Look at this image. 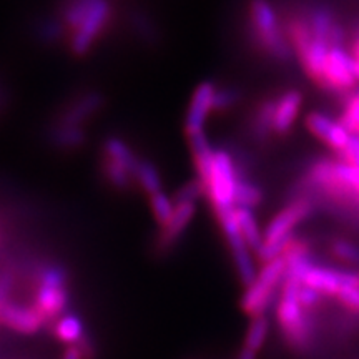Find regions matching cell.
<instances>
[{
    "mask_svg": "<svg viewBox=\"0 0 359 359\" xmlns=\"http://www.w3.org/2000/svg\"><path fill=\"white\" fill-rule=\"evenodd\" d=\"M235 215H236V222H238V226H240L241 235H243L245 241L248 243L251 251L257 255L263 246L264 231L262 230V226H259V222L257 215H255V210L240 208V206H236Z\"/></svg>",
    "mask_w": 359,
    "mask_h": 359,
    "instance_id": "cell-19",
    "label": "cell"
},
{
    "mask_svg": "<svg viewBox=\"0 0 359 359\" xmlns=\"http://www.w3.org/2000/svg\"><path fill=\"white\" fill-rule=\"evenodd\" d=\"M304 125H306L309 133L314 135L318 140L330 147L336 154L344 150L353 135L341 123V120H333L323 111H309L304 118Z\"/></svg>",
    "mask_w": 359,
    "mask_h": 359,
    "instance_id": "cell-12",
    "label": "cell"
},
{
    "mask_svg": "<svg viewBox=\"0 0 359 359\" xmlns=\"http://www.w3.org/2000/svg\"><path fill=\"white\" fill-rule=\"evenodd\" d=\"M316 210V203L311 196L299 195L291 200L269 219L266 226L263 228L264 240L262 250L255 257L259 264L269 263L273 259L281 258L286 246L294 238V230L303 222L311 217Z\"/></svg>",
    "mask_w": 359,
    "mask_h": 359,
    "instance_id": "cell-3",
    "label": "cell"
},
{
    "mask_svg": "<svg viewBox=\"0 0 359 359\" xmlns=\"http://www.w3.org/2000/svg\"><path fill=\"white\" fill-rule=\"evenodd\" d=\"M177 201V208H175L173 218L165 228H161L158 236L155 241V251L158 255L170 253L175 248V245L182 240L185 235L187 228L190 226L193 218L196 215L198 208V201L190 200H175Z\"/></svg>",
    "mask_w": 359,
    "mask_h": 359,
    "instance_id": "cell-11",
    "label": "cell"
},
{
    "mask_svg": "<svg viewBox=\"0 0 359 359\" xmlns=\"http://www.w3.org/2000/svg\"><path fill=\"white\" fill-rule=\"evenodd\" d=\"M263 200H264L263 188L259 187L258 183H255L253 180L248 177V173H245L243 170L240 183H238V190H236V206H240V208L255 210L263 203Z\"/></svg>",
    "mask_w": 359,
    "mask_h": 359,
    "instance_id": "cell-23",
    "label": "cell"
},
{
    "mask_svg": "<svg viewBox=\"0 0 359 359\" xmlns=\"http://www.w3.org/2000/svg\"><path fill=\"white\" fill-rule=\"evenodd\" d=\"M100 170L105 177L107 183L111 185L116 190L127 191L130 188H135V177L130 170H127L123 165L116 163V161L107 158V156H102L100 161Z\"/></svg>",
    "mask_w": 359,
    "mask_h": 359,
    "instance_id": "cell-22",
    "label": "cell"
},
{
    "mask_svg": "<svg viewBox=\"0 0 359 359\" xmlns=\"http://www.w3.org/2000/svg\"><path fill=\"white\" fill-rule=\"evenodd\" d=\"M148 203H150V210H151V217L158 224V228H165L170 223V219L173 218L175 208H177V201L168 193L160 191L156 195L150 196L148 198Z\"/></svg>",
    "mask_w": 359,
    "mask_h": 359,
    "instance_id": "cell-24",
    "label": "cell"
},
{
    "mask_svg": "<svg viewBox=\"0 0 359 359\" xmlns=\"http://www.w3.org/2000/svg\"><path fill=\"white\" fill-rule=\"evenodd\" d=\"M306 183L333 200H354L359 203V167L339 160H320L309 167Z\"/></svg>",
    "mask_w": 359,
    "mask_h": 359,
    "instance_id": "cell-5",
    "label": "cell"
},
{
    "mask_svg": "<svg viewBox=\"0 0 359 359\" xmlns=\"http://www.w3.org/2000/svg\"><path fill=\"white\" fill-rule=\"evenodd\" d=\"M338 160L353 167H359V135H351L348 145L338 154Z\"/></svg>",
    "mask_w": 359,
    "mask_h": 359,
    "instance_id": "cell-31",
    "label": "cell"
},
{
    "mask_svg": "<svg viewBox=\"0 0 359 359\" xmlns=\"http://www.w3.org/2000/svg\"><path fill=\"white\" fill-rule=\"evenodd\" d=\"M6 304H7V303H2V302H0V314H2V308L6 306Z\"/></svg>",
    "mask_w": 359,
    "mask_h": 359,
    "instance_id": "cell-35",
    "label": "cell"
},
{
    "mask_svg": "<svg viewBox=\"0 0 359 359\" xmlns=\"http://www.w3.org/2000/svg\"><path fill=\"white\" fill-rule=\"evenodd\" d=\"M52 333L55 341L60 344H65V348L69 346H77L88 336L87 327L82 318L77 313L69 311L60 320H57L48 330Z\"/></svg>",
    "mask_w": 359,
    "mask_h": 359,
    "instance_id": "cell-17",
    "label": "cell"
},
{
    "mask_svg": "<svg viewBox=\"0 0 359 359\" xmlns=\"http://www.w3.org/2000/svg\"><path fill=\"white\" fill-rule=\"evenodd\" d=\"M243 167L226 148H217L213 168L203 183L205 198L212 205L213 213L236 208V190Z\"/></svg>",
    "mask_w": 359,
    "mask_h": 359,
    "instance_id": "cell-6",
    "label": "cell"
},
{
    "mask_svg": "<svg viewBox=\"0 0 359 359\" xmlns=\"http://www.w3.org/2000/svg\"><path fill=\"white\" fill-rule=\"evenodd\" d=\"M285 276L286 262L283 257L262 264V268L258 269L257 280L251 283L248 288H245V293L241 296V311L250 318L266 314L268 309L276 304Z\"/></svg>",
    "mask_w": 359,
    "mask_h": 359,
    "instance_id": "cell-7",
    "label": "cell"
},
{
    "mask_svg": "<svg viewBox=\"0 0 359 359\" xmlns=\"http://www.w3.org/2000/svg\"><path fill=\"white\" fill-rule=\"evenodd\" d=\"M235 359H258V353H253V351H250V349L241 348Z\"/></svg>",
    "mask_w": 359,
    "mask_h": 359,
    "instance_id": "cell-33",
    "label": "cell"
},
{
    "mask_svg": "<svg viewBox=\"0 0 359 359\" xmlns=\"http://www.w3.org/2000/svg\"><path fill=\"white\" fill-rule=\"evenodd\" d=\"M34 304L45 326H50L69 313L70 288L69 271L60 263H40L34 273Z\"/></svg>",
    "mask_w": 359,
    "mask_h": 359,
    "instance_id": "cell-4",
    "label": "cell"
},
{
    "mask_svg": "<svg viewBox=\"0 0 359 359\" xmlns=\"http://www.w3.org/2000/svg\"><path fill=\"white\" fill-rule=\"evenodd\" d=\"M60 359H85L82 349L79 346H69L65 348V351L62 353Z\"/></svg>",
    "mask_w": 359,
    "mask_h": 359,
    "instance_id": "cell-32",
    "label": "cell"
},
{
    "mask_svg": "<svg viewBox=\"0 0 359 359\" xmlns=\"http://www.w3.org/2000/svg\"><path fill=\"white\" fill-rule=\"evenodd\" d=\"M298 299L299 303H302V306L306 309L308 313H313L314 309L320 308V304L323 303V296L318 293L316 290L309 288L306 285H302L299 286V291H298Z\"/></svg>",
    "mask_w": 359,
    "mask_h": 359,
    "instance_id": "cell-30",
    "label": "cell"
},
{
    "mask_svg": "<svg viewBox=\"0 0 359 359\" xmlns=\"http://www.w3.org/2000/svg\"><path fill=\"white\" fill-rule=\"evenodd\" d=\"M0 323L4 326H7L8 330L24 336H34L40 333V330L47 327L45 326L43 318L40 316L34 306H24V304L11 302L2 308Z\"/></svg>",
    "mask_w": 359,
    "mask_h": 359,
    "instance_id": "cell-14",
    "label": "cell"
},
{
    "mask_svg": "<svg viewBox=\"0 0 359 359\" xmlns=\"http://www.w3.org/2000/svg\"><path fill=\"white\" fill-rule=\"evenodd\" d=\"M269 330H271V321L268 314H259V316L250 318V325L246 327L243 348L253 353H259L266 344Z\"/></svg>",
    "mask_w": 359,
    "mask_h": 359,
    "instance_id": "cell-20",
    "label": "cell"
},
{
    "mask_svg": "<svg viewBox=\"0 0 359 359\" xmlns=\"http://www.w3.org/2000/svg\"><path fill=\"white\" fill-rule=\"evenodd\" d=\"M240 100V93L238 90L231 87H218L217 90V100H215V111L224 114V111L235 109Z\"/></svg>",
    "mask_w": 359,
    "mask_h": 359,
    "instance_id": "cell-29",
    "label": "cell"
},
{
    "mask_svg": "<svg viewBox=\"0 0 359 359\" xmlns=\"http://www.w3.org/2000/svg\"><path fill=\"white\" fill-rule=\"evenodd\" d=\"M102 156L116 161V163L123 165L125 168L130 170L135 177L138 165H140V156L135 154V150L128 145L123 138L120 137H109L102 143Z\"/></svg>",
    "mask_w": 359,
    "mask_h": 359,
    "instance_id": "cell-18",
    "label": "cell"
},
{
    "mask_svg": "<svg viewBox=\"0 0 359 359\" xmlns=\"http://www.w3.org/2000/svg\"><path fill=\"white\" fill-rule=\"evenodd\" d=\"M353 57L356 58V60L359 62V37H358V40H356V42H354V45H353Z\"/></svg>",
    "mask_w": 359,
    "mask_h": 359,
    "instance_id": "cell-34",
    "label": "cell"
},
{
    "mask_svg": "<svg viewBox=\"0 0 359 359\" xmlns=\"http://www.w3.org/2000/svg\"><path fill=\"white\" fill-rule=\"evenodd\" d=\"M248 29L258 52L281 64H288L294 57L285 22L269 0H250Z\"/></svg>",
    "mask_w": 359,
    "mask_h": 359,
    "instance_id": "cell-2",
    "label": "cell"
},
{
    "mask_svg": "<svg viewBox=\"0 0 359 359\" xmlns=\"http://www.w3.org/2000/svg\"><path fill=\"white\" fill-rule=\"evenodd\" d=\"M218 85L210 82H201L195 88L188 103V110L185 115V133L187 138L191 135L203 133L208 118L215 114V100H217Z\"/></svg>",
    "mask_w": 359,
    "mask_h": 359,
    "instance_id": "cell-10",
    "label": "cell"
},
{
    "mask_svg": "<svg viewBox=\"0 0 359 359\" xmlns=\"http://www.w3.org/2000/svg\"><path fill=\"white\" fill-rule=\"evenodd\" d=\"M135 185H137V188H140L143 195H147L148 198L156 195V193L163 191V182H161L158 168L145 158L140 160L137 173H135Z\"/></svg>",
    "mask_w": 359,
    "mask_h": 359,
    "instance_id": "cell-21",
    "label": "cell"
},
{
    "mask_svg": "<svg viewBox=\"0 0 359 359\" xmlns=\"http://www.w3.org/2000/svg\"><path fill=\"white\" fill-rule=\"evenodd\" d=\"M303 93L298 88H290L276 95L275 118H273V135L285 137L291 132L303 109Z\"/></svg>",
    "mask_w": 359,
    "mask_h": 359,
    "instance_id": "cell-15",
    "label": "cell"
},
{
    "mask_svg": "<svg viewBox=\"0 0 359 359\" xmlns=\"http://www.w3.org/2000/svg\"><path fill=\"white\" fill-rule=\"evenodd\" d=\"M53 147L62 148V150H74L80 148L87 142V132L85 128H72V127H52L50 132Z\"/></svg>",
    "mask_w": 359,
    "mask_h": 359,
    "instance_id": "cell-25",
    "label": "cell"
},
{
    "mask_svg": "<svg viewBox=\"0 0 359 359\" xmlns=\"http://www.w3.org/2000/svg\"><path fill=\"white\" fill-rule=\"evenodd\" d=\"M359 82V62L343 45H333L320 87L331 93H346Z\"/></svg>",
    "mask_w": 359,
    "mask_h": 359,
    "instance_id": "cell-9",
    "label": "cell"
},
{
    "mask_svg": "<svg viewBox=\"0 0 359 359\" xmlns=\"http://www.w3.org/2000/svg\"><path fill=\"white\" fill-rule=\"evenodd\" d=\"M275 107L276 97H268L259 100L253 107L250 120H248V132L253 140L259 143L269 140L273 135V118H275Z\"/></svg>",
    "mask_w": 359,
    "mask_h": 359,
    "instance_id": "cell-16",
    "label": "cell"
},
{
    "mask_svg": "<svg viewBox=\"0 0 359 359\" xmlns=\"http://www.w3.org/2000/svg\"><path fill=\"white\" fill-rule=\"evenodd\" d=\"M330 253L341 263L359 266V246L346 240H333L330 243Z\"/></svg>",
    "mask_w": 359,
    "mask_h": 359,
    "instance_id": "cell-27",
    "label": "cell"
},
{
    "mask_svg": "<svg viewBox=\"0 0 359 359\" xmlns=\"http://www.w3.org/2000/svg\"><path fill=\"white\" fill-rule=\"evenodd\" d=\"M114 17L111 0H93L80 25L69 35V48L75 57H85L92 52L98 40L105 35Z\"/></svg>",
    "mask_w": 359,
    "mask_h": 359,
    "instance_id": "cell-8",
    "label": "cell"
},
{
    "mask_svg": "<svg viewBox=\"0 0 359 359\" xmlns=\"http://www.w3.org/2000/svg\"><path fill=\"white\" fill-rule=\"evenodd\" d=\"M105 98L98 92H87L67 103V107L53 120V127L83 128V125L93 118L102 109Z\"/></svg>",
    "mask_w": 359,
    "mask_h": 359,
    "instance_id": "cell-13",
    "label": "cell"
},
{
    "mask_svg": "<svg viewBox=\"0 0 359 359\" xmlns=\"http://www.w3.org/2000/svg\"><path fill=\"white\" fill-rule=\"evenodd\" d=\"M302 285L303 281L299 278L286 275L275 304V318L280 333L288 348L296 353L309 351L316 336L313 313H308L298 299Z\"/></svg>",
    "mask_w": 359,
    "mask_h": 359,
    "instance_id": "cell-1",
    "label": "cell"
},
{
    "mask_svg": "<svg viewBox=\"0 0 359 359\" xmlns=\"http://www.w3.org/2000/svg\"><path fill=\"white\" fill-rule=\"evenodd\" d=\"M341 123H343L353 135H359V92L353 93V95L348 98L343 116H341Z\"/></svg>",
    "mask_w": 359,
    "mask_h": 359,
    "instance_id": "cell-28",
    "label": "cell"
},
{
    "mask_svg": "<svg viewBox=\"0 0 359 359\" xmlns=\"http://www.w3.org/2000/svg\"><path fill=\"white\" fill-rule=\"evenodd\" d=\"M336 302L343 306L346 311L353 314H359V269L354 271L353 280L339 291L336 296Z\"/></svg>",
    "mask_w": 359,
    "mask_h": 359,
    "instance_id": "cell-26",
    "label": "cell"
}]
</instances>
